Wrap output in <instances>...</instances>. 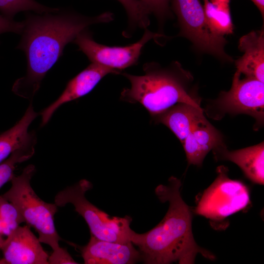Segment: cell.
I'll return each instance as SVG.
<instances>
[{"label":"cell","instance_id":"obj_23","mask_svg":"<svg viewBox=\"0 0 264 264\" xmlns=\"http://www.w3.org/2000/svg\"><path fill=\"white\" fill-rule=\"evenodd\" d=\"M23 22H18L0 14V35L8 32L21 34Z\"/></svg>","mask_w":264,"mask_h":264},{"label":"cell","instance_id":"obj_26","mask_svg":"<svg viewBox=\"0 0 264 264\" xmlns=\"http://www.w3.org/2000/svg\"><path fill=\"white\" fill-rule=\"evenodd\" d=\"M214 0L223 1V0Z\"/></svg>","mask_w":264,"mask_h":264},{"label":"cell","instance_id":"obj_12","mask_svg":"<svg viewBox=\"0 0 264 264\" xmlns=\"http://www.w3.org/2000/svg\"><path fill=\"white\" fill-rule=\"evenodd\" d=\"M80 249L86 264H131L141 260L140 252L132 242H109L92 235L87 244Z\"/></svg>","mask_w":264,"mask_h":264},{"label":"cell","instance_id":"obj_4","mask_svg":"<svg viewBox=\"0 0 264 264\" xmlns=\"http://www.w3.org/2000/svg\"><path fill=\"white\" fill-rule=\"evenodd\" d=\"M35 172L34 165L27 166L20 175L13 176L10 188L1 196L16 207L24 222L37 232L41 242L51 247L50 257L57 258L67 252L59 245L61 239L54 224L58 206L55 203L44 202L36 195L30 184Z\"/></svg>","mask_w":264,"mask_h":264},{"label":"cell","instance_id":"obj_16","mask_svg":"<svg viewBox=\"0 0 264 264\" xmlns=\"http://www.w3.org/2000/svg\"><path fill=\"white\" fill-rule=\"evenodd\" d=\"M37 115L31 102L22 118L0 134V163L16 151L36 145V134L34 132H28V128Z\"/></svg>","mask_w":264,"mask_h":264},{"label":"cell","instance_id":"obj_22","mask_svg":"<svg viewBox=\"0 0 264 264\" xmlns=\"http://www.w3.org/2000/svg\"><path fill=\"white\" fill-rule=\"evenodd\" d=\"M150 13L154 14L160 23L170 15L169 2L170 0H139Z\"/></svg>","mask_w":264,"mask_h":264},{"label":"cell","instance_id":"obj_18","mask_svg":"<svg viewBox=\"0 0 264 264\" xmlns=\"http://www.w3.org/2000/svg\"><path fill=\"white\" fill-rule=\"evenodd\" d=\"M229 1L204 0L206 22L210 31L216 36L224 37L233 32Z\"/></svg>","mask_w":264,"mask_h":264},{"label":"cell","instance_id":"obj_7","mask_svg":"<svg viewBox=\"0 0 264 264\" xmlns=\"http://www.w3.org/2000/svg\"><path fill=\"white\" fill-rule=\"evenodd\" d=\"M172 6L180 26L179 36L187 38L196 49L225 62L232 58L224 51V37L214 35L206 22L203 6L199 0H173Z\"/></svg>","mask_w":264,"mask_h":264},{"label":"cell","instance_id":"obj_3","mask_svg":"<svg viewBox=\"0 0 264 264\" xmlns=\"http://www.w3.org/2000/svg\"><path fill=\"white\" fill-rule=\"evenodd\" d=\"M143 70L144 74L142 75L120 72L131 84L121 91L122 101L140 104L152 117L179 103L201 108L197 100L187 92L182 79L183 70L177 62L166 67L149 62L143 65Z\"/></svg>","mask_w":264,"mask_h":264},{"label":"cell","instance_id":"obj_14","mask_svg":"<svg viewBox=\"0 0 264 264\" xmlns=\"http://www.w3.org/2000/svg\"><path fill=\"white\" fill-rule=\"evenodd\" d=\"M189 164L200 166L207 154L224 146L219 132L206 120L197 124L182 143Z\"/></svg>","mask_w":264,"mask_h":264},{"label":"cell","instance_id":"obj_24","mask_svg":"<svg viewBox=\"0 0 264 264\" xmlns=\"http://www.w3.org/2000/svg\"><path fill=\"white\" fill-rule=\"evenodd\" d=\"M17 228L6 219L0 216V250L8 237Z\"/></svg>","mask_w":264,"mask_h":264},{"label":"cell","instance_id":"obj_11","mask_svg":"<svg viewBox=\"0 0 264 264\" xmlns=\"http://www.w3.org/2000/svg\"><path fill=\"white\" fill-rule=\"evenodd\" d=\"M120 71L91 63L85 69L71 79L60 96L41 113L42 126L49 121L54 112L62 105L89 93L105 76L117 74Z\"/></svg>","mask_w":264,"mask_h":264},{"label":"cell","instance_id":"obj_6","mask_svg":"<svg viewBox=\"0 0 264 264\" xmlns=\"http://www.w3.org/2000/svg\"><path fill=\"white\" fill-rule=\"evenodd\" d=\"M217 173L216 178L204 191L194 210L196 214L209 219L212 224L222 222L250 203L246 186L240 181L230 179L226 167H218Z\"/></svg>","mask_w":264,"mask_h":264},{"label":"cell","instance_id":"obj_20","mask_svg":"<svg viewBox=\"0 0 264 264\" xmlns=\"http://www.w3.org/2000/svg\"><path fill=\"white\" fill-rule=\"evenodd\" d=\"M59 10L42 5L35 0H0V12L2 15L11 19L21 11H32L42 14Z\"/></svg>","mask_w":264,"mask_h":264},{"label":"cell","instance_id":"obj_1","mask_svg":"<svg viewBox=\"0 0 264 264\" xmlns=\"http://www.w3.org/2000/svg\"><path fill=\"white\" fill-rule=\"evenodd\" d=\"M38 14L29 15L23 22L17 46L26 55L27 70L24 76L15 81L12 91L28 99H32L38 91L43 78L61 57L67 44L89 26L114 20L110 12L93 17L60 10Z\"/></svg>","mask_w":264,"mask_h":264},{"label":"cell","instance_id":"obj_25","mask_svg":"<svg viewBox=\"0 0 264 264\" xmlns=\"http://www.w3.org/2000/svg\"><path fill=\"white\" fill-rule=\"evenodd\" d=\"M259 10L263 18L264 16V0H251Z\"/></svg>","mask_w":264,"mask_h":264},{"label":"cell","instance_id":"obj_21","mask_svg":"<svg viewBox=\"0 0 264 264\" xmlns=\"http://www.w3.org/2000/svg\"><path fill=\"white\" fill-rule=\"evenodd\" d=\"M35 145L19 149L13 152L6 160L0 163V189L11 181L14 171L21 163L30 159L35 153Z\"/></svg>","mask_w":264,"mask_h":264},{"label":"cell","instance_id":"obj_13","mask_svg":"<svg viewBox=\"0 0 264 264\" xmlns=\"http://www.w3.org/2000/svg\"><path fill=\"white\" fill-rule=\"evenodd\" d=\"M242 55L235 61L237 71L264 83V30L252 31L239 40Z\"/></svg>","mask_w":264,"mask_h":264},{"label":"cell","instance_id":"obj_19","mask_svg":"<svg viewBox=\"0 0 264 264\" xmlns=\"http://www.w3.org/2000/svg\"><path fill=\"white\" fill-rule=\"evenodd\" d=\"M124 8L128 19V26L123 33L125 37H130L136 28L146 29L150 23L151 14L139 0H117Z\"/></svg>","mask_w":264,"mask_h":264},{"label":"cell","instance_id":"obj_8","mask_svg":"<svg viewBox=\"0 0 264 264\" xmlns=\"http://www.w3.org/2000/svg\"><path fill=\"white\" fill-rule=\"evenodd\" d=\"M84 30L79 33L72 41L78 46L91 63L97 64L120 72L137 64L142 50L152 39L157 40L163 35L154 33L146 28L141 39L126 46H108L96 42L92 34Z\"/></svg>","mask_w":264,"mask_h":264},{"label":"cell","instance_id":"obj_10","mask_svg":"<svg viewBox=\"0 0 264 264\" xmlns=\"http://www.w3.org/2000/svg\"><path fill=\"white\" fill-rule=\"evenodd\" d=\"M27 224L19 226L8 237L0 250V264H48L49 255L38 238Z\"/></svg>","mask_w":264,"mask_h":264},{"label":"cell","instance_id":"obj_2","mask_svg":"<svg viewBox=\"0 0 264 264\" xmlns=\"http://www.w3.org/2000/svg\"><path fill=\"white\" fill-rule=\"evenodd\" d=\"M181 182L171 176L167 185H159L155 193L162 202H169L168 211L162 220L148 232H134L131 242L140 252L141 260L148 264H194L200 253L211 260L215 259L210 252L199 246L192 230L191 209L180 195Z\"/></svg>","mask_w":264,"mask_h":264},{"label":"cell","instance_id":"obj_9","mask_svg":"<svg viewBox=\"0 0 264 264\" xmlns=\"http://www.w3.org/2000/svg\"><path fill=\"white\" fill-rule=\"evenodd\" d=\"M216 104L222 113L248 114L262 124L264 116V83L251 77L241 78V74L236 71L230 89L220 93Z\"/></svg>","mask_w":264,"mask_h":264},{"label":"cell","instance_id":"obj_17","mask_svg":"<svg viewBox=\"0 0 264 264\" xmlns=\"http://www.w3.org/2000/svg\"><path fill=\"white\" fill-rule=\"evenodd\" d=\"M221 158L238 165L245 176L253 182L264 184V142L243 149L229 151L222 147L215 151Z\"/></svg>","mask_w":264,"mask_h":264},{"label":"cell","instance_id":"obj_5","mask_svg":"<svg viewBox=\"0 0 264 264\" xmlns=\"http://www.w3.org/2000/svg\"><path fill=\"white\" fill-rule=\"evenodd\" d=\"M91 188L90 182L82 179L58 193L55 197V203L58 207L72 204L75 211L87 223L91 235L95 238L112 242H131L134 232L130 228L132 218L128 216L111 217L90 202L85 194Z\"/></svg>","mask_w":264,"mask_h":264},{"label":"cell","instance_id":"obj_15","mask_svg":"<svg viewBox=\"0 0 264 264\" xmlns=\"http://www.w3.org/2000/svg\"><path fill=\"white\" fill-rule=\"evenodd\" d=\"M201 108L179 103L152 117L170 129L182 143L195 126L205 118Z\"/></svg>","mask_w":264,"mask_h":264}]
</instances>
